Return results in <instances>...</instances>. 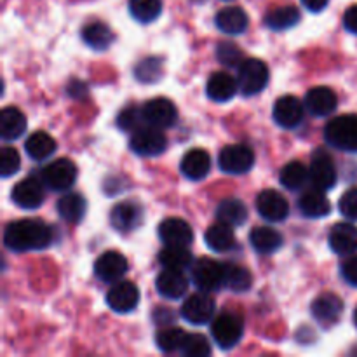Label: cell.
<instances>
[{
    "label": "cell",
    "instance_id": "obj_7",
    "mask_svg": "<svg viewBox=\"0 0 357 357\" xmlns=\"http://www.w3.org/2000/svg\"><path fill=\"white\" fill-rule=\"evenodd\" d=\"M129 146H131V150L136 155L155 157L166 150L167 139L160 132V129L146 126V128H138L136 131H132Z\"/></svg>",
    "mask_w": 357,
    "mask_h": 357
},
{
    "label": "cell",
    "instance_id": "obj_2",
    "mask_svg": "<svg viewBox=\"0 0 357 357\" xmlns=\"http://www.w3.org/2000/svg\"><path fill=\"white\" fill-rule=\"evenodd\" d=\"M324 138L333 149L357 152V115H340L328 122L324 128Z\"/></svg>",
    "mask_w": 357,
    "mask_h": 357
},
{
    "label": "cell",
    "instance_id": "obj_26",
    "mask_svg": "<svg viewBox=\"0 0 357 357\" xmlns=\"http://www.w3.org/2000/svg\"><path fill=\"white\" fill-rule=\"evenodd\" d=\"M298 209L307 218H324V216L330 215L331 204L323 190L314 188V190L305 192L298 199Z\"/></svg>",
    "mask_w": 357,
    "mask_h": 357
},
{
    "label": "cell",
    "instance_id": "obj_35",
    "mask_svg": "<svg viewBox=\"0 0 357 357\" xmlns=\"http://www.w3.org/2000/svg\"><path fill=\"white\" fill-rule=\"evenodd\" d=\"M194 261V255L188 248L183 246H166L159 253V264L164 268H176V271H185L190 267Z\"/></svg>",
    "mask_w": 357,
    "mask_h": 357
},
{
    "label": "cell",
    "instance_id": "obj_27",
    "mask_svg": "<svg viewBox=\"0 0 357 357\" xmlns=\"http://www.w3.org/2000/svg\"><path fill=\"white\" fill-rule=\"evenodd\" d=\"M26 131V117L16 107H6L0 112V136L7 142L17 139Z\"/></svg>",
    "mask_w": 357,
    "mask_h": 357
},
{
    "label": "cell",
    "instance_id": "obj_48",
    "mask_svg": "<svg viewBox=\"0 0 357 357\" xmlns=\"http://www.w3.org/2000/svg\"><path fill=\"white\" fill-rule=\"evenodd\" d=\"M328 2H330V0H302V3L310 10V13H321V10L328 6Z\"/></svg>",
    "mask_w": 357,
    "mask_h": 357
},
{
    "label": "cell",
    "instance_id": "obj_12",
    "mask_svg": "<svg viewBox=\"0 0 357 357\" xmlns=\"http://www.w3.org/2000/svg\"><path fill=\"white\" fill-rule=\"evenodd\" d=\"M44 185L45 183L42 181V178L38 180L35 176H28L24 180L17 181L13 188V194H10L14 204L23 209H37L45 199Z\"/></svg>",
    "mask_w": 357,
    "mask_h": 357
},
{
    "label": "cell",
    "instance_id": "obj_13",
    "mask_svg": "<svg viewBox=\"0 0 357 357\" xmlns=\"http://www.w3.org/2000/svg\"><path fill=\"white\" fill-rule=\"evenodd\" d=\"M139 291L135 282L121 281L112 286L107 293V303L114 312L129 314L138 307Z\"/></svg>",
    "mask_w": 357,
    "mask_h": 357
},
{
    "label": "cell",
    "instance_id": "obj_38",
    "mask_svg": "<svg viewBox=\"0 0 357 357\" xmlns=\"http://www.w3.org/2000/svg\"><path fill=\"white\" fill-rule=\"evenodd\" d=\"M253 284V278L248 268L236 264H225V286L232 291H246Z\"/></svg>",
    "mask_w": 357,
    "mask_h": 357
},
{
    "label": "cell",
    "instance_id": "obj_44",
    "mask_svg": "<svg viewBox=\"0 0 357 357\" xmlns=\"http://www.w3.org/2000/svg\"><path fill=\"white\" fill-rule=\"evenodd\" d=\"M139 122L145 121H143L142 110H138V108H126L117 117V126L122 131H136L139 128Z\"/></svg>",
    "mask_w": 357,
    "mask_h": 357
},
{
    "label": "cell",
    "instance_id": "obj_3",
    "mask_svg": "<svg viewBox=\"0 0 357 357\" xmlns=\"http://www.w3.org/2000/svg\"><path fill=\"white\" fill-rule=\"evenodd\" d=\"M244 333L243 317L234 312H222L211 321V337L218 344V347L234 349L241 342Z\"/></svg>",
    "mask_w": 357,
    "mask_h": 357
},
{
    "label": "cell",
    "instance_id": "obj_37",
    "mask_svg": "<svg viewBox=\"0 0 357 357\" xmlns=\"http://www.w3.org/2000/svg\"><path fill=\"white\" fill-rule=\"evenodd\" d=\"M129 13L138 23L149 24L162 13V0H129Z\"/></svg>",
    "mask_w": 357,
    "mask_h": 357
},
{
    "label": "cell",
    "instance_id": "obj_49",
    "mask_svg": "<svg viewBox=\"0 0 357 357\" xmlns=\"http://www.w3.org/2000/svg\"><path fill=\"white\" fill-rule=\"evenodd\" d=\"M354 324L357 326V309L354 310Z\"/></svg>",
    "mask_w": 357,
    "mask_h": 357
},
{
    "label": "cell",
    "instance_id": "obj_33",
    "mask_svg": "<svg viewBox=\"0 0 357 357\" xmlns=\"http://www.w3.org/2000/svg\"><path fill=\"white\" fill-rule=\"evenodd\" d=\"M86 199L79 194H73V192L63 195L58 201L59 216L68 223H79L86 215Z\"/></svg>",
    "mask_w": 357,
    "mask_h": 357
},
{
    "label": "cell",
    "instance_id": "obj_8",
    "mask_svg": "<svg viewBox=\"0 0 357 357\" xmlns=\"http://www.w3.org/2000/svg\"><path fill=\"white\" fill-rule=\"evenodd\" d=\"M220 169L227 174H244L253 167L255 152L248 145H229L218 155Z\"/></svg>",
    "mask_w": 357,
    "mask_h": 357
},
{
    "label": "cell",
    "instance_id": "obj_19",
    "mask_svg": "<svg viewBox=\"0 0 357 357\" xmlns=\"http://www.w3.org/2000/svg\"><path fill=\"white\" fill-rule=\"evenodd\" d=\"M337 94L333 89L326 86L312 87L309 93L305 94V107L316 117H328L337 110Z\"/></svg>",
    "mask_w": 357,
    "mask_h": 357
},
{
    "label": "cell",
    "instance_id": "obj_23",
    "mask_svg": "<svg viewBox=\"0 0 357 357\" xmlns=\"http://www.w3.org/2000/svg\"><path fill=\"white\" fill-rule=\"evenodd\" d=\"M330 248L337 255H352L357 251V227L352 223H337L330 232Z\"/></svg>",
    "mask_w": 357,
    "mask_h": 357
},
{
    "label": "cell",
    "instance_id": "obj_31",
    "mask_svg": "<svg viewBox=\"0 0 357 357\" xmlns=\"http://www.w3.org/2000/svg\"><path fill=\"white\" fill-rule=\"evenodd\" d=\"M265 24H267L271 30L282 31L293 28L295 24H298L300 21V10L295 6H282L275 7V9L268 10L265 14Z\"/></svg>",
    "mask_w": 357,
    "mask_h": 357
},
{
    "label": "cell",
    "instance_id": "obj_24",
    "mask_svg": "<svg viewBox=\"0 0 357 357\" xmlns=\"http://www.w3.org/2000/svg\"><path fill=\"white\" fill-rule=\"evenodd\" d=\"M237 87H239V84H237V80L232 75H229L227 72H215L208 79L206 91H208V96L213 101L225 103V101H230L236 96Z\"/></svg>",
    "mask_w": 357,
    "mask_h": 357
},
{
    "label": "cell",
    "instance_id": "obj_18",
    "mask_svg": "<svg viewBox=\"0 0 357 357\" xmlns=\"http://www.w3.org/2000/svg\"><path fill=\"white\" fill-rule=\"evenodd\" d=\"M272 115H274L275 124L284 129H293L302 122L303 105L298 98L282 96L275 101Z\"/></svg>",
    "mask_w": 357,
    "mask_h": 357
},
{
    "label": "cell",
    "instance_id": "obj_36",
    "mask_svg": "<svg viewBox=\"0 0 357 357\" xmlns=\"http://www.w3.org/2000/svg\"><path fill=\"white\" fill-rule=\"evenodd\" d=\"M279 180H281L282 187L288 190H300L309 181V169L298 160H293L282 167L279 173Z\"/></svg>",
    "mask_w": 357,
    "mask_h": 357
},
{
    "label": "cell",
    "instance_id": "obj_42",
    "mask_svg": "<svg viewBox=\"0 0 357 357\" xmlns=\"http://www.w3.org/2000/svg\"><path fill=\"white\" fill-rule=\"evenodd\" d=\"M216 58H218V61L222 65L229 66V68H237L244 61L241 47L232 44V42H222V44H218V47H216Z\"/></svg>",
    "mask_w": 357,
    "mask_h": 357
},
{
    "label": "cell",
    "instance_id": "obj_15",
    "mask_svg": "<svg viewBox=\"0 0 357 357\" xmlns=\"http://www.w3.org/2000/svg\"><path fill=\"white\" fill-rule=\"evenodd\" d=\"M159 237L164 246H190L194 241V230L185 220L166 218L159 225Z\"/></svg>",
    "mask_w": 357,
    "mask_h": 357
},
{
    "label": "cell",
    "instance_id": "obj_32",
    "mask_svg": "<svg viewBox=\"0 0 357 357\" xmlns=\"http://www.w3.org/2000/svg\"><path fill=\"white\" fill-rule=\"evenodd\" d=\"M216 218L230 227H239L248 220V208L239 199H225L216 209Z\"/></svg>",
    "mask_w": 357,
    "mask_h": 357
},
{
    "label": "cell",
    "instance_id": "obj_10",
    "mask_svg": "<svg viewBox=\"0 0 357 357\" xmlns=\"http://www.w3.org/2000/svg\"><path fill=\"white\" fill-rule=\"evenodd\" d=\"M142 114L145 124L157 129L171 128L178 117L176 107L167 98H153V100L146 101L145 107L142 108Z\"/></svg>",
    "mask_w": 357,
    "mask_h": 357
},
{
    "label": "cell",
    "instance_id": "obj_4",
    "mask_svg": "<svg viewBox=\"0 0 357 357\" xmlns=\"http://www.w3.org/2000/svg\"><path fill=\"white\" fill-rule=\"evenodd\" d=\"M268 77H271L268 66L261 59H244L239 66V73H237V84H239L241 93L244 96H255V94L261 93L268 84Z\"/></svg>",
    "mask_w": 357,
    "mask_h": 357
},
{
    "label": "cell",
    "instance_id": "obj_11",
    "mask_svg": "<svg viewBox=\"0 0 357 357\" xmlns=\"http://www.w3.org/2000/svg\"><path fill=\"white\" fill-rule=\"evenodd\" d=\"M215 300L206 291L195 293V295L188 296L181 305V316L187 323L195 324V326H202L213 321L215 317Z\"/></svg>",
    "mask_w": 357,
    "mask_h": 357
},
{
    "label": "cell",
    "instance_id": "obj_46",
    "mask_svg": "<svg viewBox=\"0 0 357 357\" xmlns=\"http://www.w3.org/2000/svg\"><path fill=\"white\" fill-rule=\"evenodd\" d=\"M342 275L349 284L357 288V257H351L342 264Z\"/></svg>",
    "mask_w": 357,
    "mask_h": 357
},
{
    "label": "cell",
    "instance_id": "obj_40",
    "mask_svg": "<svg viewBox=\"0 0 357 357\" xmlns=\"http://www.w3.org/2000/svg\"><path fill=\"white\" fill-rule=\"evenodd\" d=\"M135 75L139 82L152 84L162 77V59L155 58V56H150V58L142 59V61L136 65Z\"/></svg>",
    "mask_w": 357,
    "mask_h": 357
},
{
    "label": "cell",
    "instance_id": "obj_5",
    "mask_svg": "<svg viewBox=\"0 0 357 357\" xmlns=\"http://www.w3.org/2000/svg\"><path fill=\"white\" fill-rule=\"evenodd\" d=\"M192 281L201 291H216L225 286V264L213 258H199L192 265Z\"/></svg>",
    "mask_w": 357,
    "mask_h": 357
},
{
    "label": "cell",
    "instance_id": "obj_45",
    "mask_svg": "<svg viewBox=\"0 0 357 357\" xmlns=\"http://www.w3.org/2000/svg\"><path fill=\"white\" fill-rule=\"evenodd\" d=\"M338 209L345 218L357 222V188H351L345 192L338 202Z\"/></svg>",
    "mask_w": 357,
    "mask_h": 357
},
{
    "label": "cell",
    "instance_id": "obj_21",
    "mask_svg": "<svg viewBox=\"0 0 357 357\" xmlns=\"http://www.w3.org/2000/svg\"><path fill=\"white\" fill-rule=\"evenodd\" d=\"M143 208L132 201L119 202L110 213V222L119 232H131L142 223Z\"/></svg>",
    "mask_w": 357,
    "mask_h": 357
},
{
    "label": "cell",
    "instance_id": "obj_6",
    "mask_svg": "<svg viewBox=\"0 0 357 357\" xmlns=\"http://www.w3.org/2000/svg\"><path fill=\"white\" fill-rule=\"evenodd\" d=\"M42 181L54 192L68 190L77 180V166L70 159H56L42 169Z\"/></svg>",
    "mask_w": 357,
    "mask_h": 357
},
{
    "label": "cell",
    "instance_id": "obj_29",
    "mask_svg": "<svg viewBox=\"0 0 357 357\" xmlns=\"http://www.w3.org/2000/svg\"><path fill=\"white\" fill-rule=\"evenodd\" d=\"M24 150L33 160H45L56 152V142L45 131H35L24 142Z\"/></svg>",
    "mask_w": 357,
    "mask_h": 357
},
{
    "label": "cell",
    "instance_id": "obj_41",
    "mask_svg": "<svg viewBox=\"0 0 357 357\" xmlns=\"http://www.w3.org/2000/svg\"><path fill=\"white\" fill-rule=\"evenodd\" d=\"M181 354L187 357H208L211 354V345L204 335H187L183 345H181Z\"/></svg>",
    "mask_w": 357,
    "mask_h": 357
},
{
    "label": "cell",
    "instance_id": "obj_9",
    "mask_svg": "<svg viewBox=\"0 0 357 357\" xmlns=\"http://www.w3.org/2000/svg\"><path fill=\"white\" fill-rule=\"evenodd\" d=\"M309 181L317 190H330L337 185V167L333 159L323 150H317L309 166Z\"/></svg>",
    "mask_w": 357,
    "mask_h": 357
},
{
    "label": "cell",
    "instance_id": "obj_34",
    "mask_svg": "<svg viewBox=\"0 0 357 357\" xmlns=\"http://www.w3.org/2000/svg\"><path fill=\"white\" fill-rule=\"evenodd\" d=\"M82 40L94 51H107L114 42V33L105 23H89L82 28Z\"/></svg>",
    "mask_w": 357,
    "mask_h": 357
},
{
    "label": "cell",
    "instance_id": "obj_28",
    "mask_svg": "<svg viewBox=\"0 0 357 357\" xmlns=\"http://www.w3.org/2000/svg\"><path fill=\"white\" fill-rule=\"evenodd\" d=\"M250 243L257 253L272 255L275 253V251L281 250L284 239H282V236L278 230L271 229V227H257V229L251 232Z\"/></svg>",
    "mask_w": 357,
    "mask_h": 357
},
{
    "label": "cell",
    "instance_id": "obj_14",
    "mask_svg": "<svg viewBox=\"0 0 357 357\" xmlns=\"http://www.w3.org/2000/svg\"><path fill=\"white\" fill-rule=\"evenodd\" d=\"M128 260L119 251H107L101 257H98L96 264H94V274L100 281L103 282H117L119 279L124 278L128 272Z\"/></svg>",
    "mask_w": 357,
    "mask_h": 357
},
{
    "label": "cell",
    "instance_id": "obj_43",
    "mask_svg": "<svg viewBox=\"0 0 357 357\" xmlns=\"http://www.w3.org/2000/svg\"><path fill=\"white\" fill-rule=\"evenodd\" d=\"M21 159L20 153L13 146H2L0 150V176L9 178L20 171Z\"/></svg>",
    "mask_w": 357,
    "mask_h": 357
},
{
    "label": "cell",
    "instance_id": "obj_1",
    "mask_svg": "<svg viewBox=\"0 0 357 357\" xmlns=\"http://www.w3.org/2000/svg\"><path fill=\"white\" fill-rule=\"evenodd\" d=\"M52 229L38 220H17L9 223L3 232V244L7 250L24 253V251H40L51 246Z\"/></svg>",
    "mask_w": 357,
    "mask_h": 357
},
{
    "label": "cell",
    "instance_id": "obj_39",
    "mask_svg": "<svg viewBox=\"0 0 357 357\" xmlns=\"http://www.w3.org/2000/svg\"><path fill=\"white\" fill-rule=\"evenodd\" d=\"M185 337H187V333L183 330H180V328L164 326L157 331L155 344L162 352H174L180 351L185 342Z\"/></svg>",
    "mask_w": 357,
    "mask_h": 357
},
{
    "label": "cell",
    "instance_id": "obj_20",
    "mask_svg": "<svg viewBox=\"0 0 357 357\" xmlns=\"http://www.w3.org/2000/svg\"><path fill=\"white\" fill-rule=\"evenodd\" d=\"M310 312L317 323L333 324L335 321L340 319L342 312H344V302L340 296L333 295V293H323L312 302Z\"/></svg>",
    "mask_w": 357,
    "mask_h": 357
},
{
    "label": "cell",
    "instance_id": "obj_25",
    "mask_svg": "<svg viewBox=\"0 0 357 357\" xmlns=\"http://www.w3.org/2000/svg\"><path fill=\"white\" fill-rule=\"evenodd\" d=\"M215 23L223 33L241 35L243 31H246L250 20H248L246 10L241 9V7H225L216 14Z\"/></svg>",
    "mask_w": 357,
    "mask_h": 357
},
{
    "label": "cell",
    "instance_id": "obj_17",
    "mask_svg": "<svg viewBox=\"0 0 357 357\" xmlns=\"http://www.w3.org/2000/svg\"><path fill=\"white\" fill-rule=\"evenodd\" d=\"M155 288L159 295L166 300H180L188 289V279L185 278L183 271L176 268H164L157 275Z\"/></svg>",
    "mask_w": 357,
    "mask_h": 357
},
{
    "label": "cell",
    "instance_id": "obj_47",
    "mask_svg": "<svg viewBox=\"0 0 357 357\" xmlns=\"http://www.w3.org/2000/svg\"><path fill=\"white\" fill-rule=\"evenodd\" d=\"M344 24L351 33L357 35V6L349 7L344 16Z\"/></svg>",
    "mask_w": 357,
    "mask_h": 357
},
{
    "label": "cell",
    "instance_id": "obj_22",
    "mask_svg": "<svg viewBox=\"0 0 357 357\" xmlns=\"http://www.w3.org/2000/svg\"><path fill=\"white\" fill-rule=\"evenodd\" d=\"M180 169L188 180H202L211 169V157L206 150L192 149L181 159Z\"/></svg>",
    "mask_w": 357,
    "mask_h": 357
},
{
    "label": "cell",
    "instance_id": "obj_16",
    "mask_svg": "<svg viewBox=\"0 0 357 357\" xmlns=\"http://www.w3.org/2000/svg\"><path fill=\"white\" fill-rule=\"evenodd\" d=\"M257 209L268 222H284L289 215V204L279 192L264 190L257 197Z\"/></svg>",
    "mask_w": 357,
    "mask_h": 357
},
{
    "label": "cell",
    "instance_id": "obj_30",
    "mask_svg": "<svg viewBox=\"0 0 357 357\" xmlns=\"http://www.w3.org/2000/svg\"><path fill=\"white\" fill-rule=\"evenodd\" d=\"M206 244L211 248L216 253H223V251H229L230 248L236 243V237H234L232 227L227 225L223 222H216L206 230Z\"/></svg>",
    "mask_w": 357,
    "mask_h": 357
}]
</instances>
